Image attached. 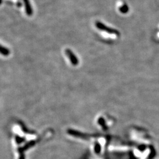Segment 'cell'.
Segmentation results:
<instances>
[{
  "label": "cell",
  "instance_id": "6da1fadb",
  "mask_svg": "<svg viewBox=\"0 0 159 159\" xmlns=\"http://www.w3.org/2000/svg\"><path fill=\"white\" fill-rule=\"evenodd\" d=\"M96 27L98 29L104 30L105 31H107L110 33H113V34H119V32H117L116 30H113V29H111L107 27L106 25H105L104 24H103L102 23L100 22H97L96 23Z\"/></svg>",
  "mask_w": 159,
  "mask_h": 159
},
{
  "label": "cell",
  "instance_id": "7a4b0ae2",
  "mask_svg": "<svg viewBox=\"0 0 159 159\" xmlns=\"http://www.w3.org/2000/svg\"><path fill=\"white\" fill-rule=\"evenodd\" d=\"M24 2H25V9L27 14L31 15L32 14V8L31 5L30 4L29 0H24Z\"/></svg>",
  "mask_w": 159,
  "mask_h": 159
},
{
  "label": "cell",
  "instance_id": "3957f363",
  "mask_svg": "<svg viewBox=\"0 0 159 159\" xmlns=\"http://www.w3.org/2000/svg\"><path fill=\"white\" fill-rule=\"evenodd\" d=\"M149 154H150V150H147L143 153V154L142 156L141 157V159H148Z\"/></svg>",
  "mask_w": 159,
  "mask_h": 159
},
{
  "label": "cell",
  "instance_id": "277c9868",
  "mask_svg": "<svg viewBox=\"0 0 159 159\" xmlns=\"http://www.w3.org/2000/svg\"><path fill=\"white\" fill-rule=\"evenodd\" d=\"M127 10H128V8L127 7V6H125V7H123V10L121 11H122V12H125Z\"/></svg>",
  "mask_w": 159,
  "mask_h": 159
}]
</instances>
